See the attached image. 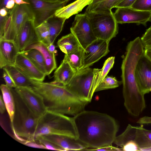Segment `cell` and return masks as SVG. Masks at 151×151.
Listing matches in <instances>:
<instances>
[{
	"instance_id": "obj_1",
	"label": "cell",
	"mask_w": 151,
	"mask_h": 151,
	"mask_svg": "<svg viewBox=\"0 0 151 151\" xmlns=\"http://www.w3.org/2000/svg\"><path fill=\"white\" fill-rule=\"evenodd\" d=\"M73 118L78 133L77 139L86 149L99 148L114 143L119 126L112 116L84 110Z\"/></svg>"
},
{
	"instance_id": "obj_2",
	"label": "cell",
	"mask_w": 151,
	"mask_h": 151,
	"mask_svg": "<svg viewBox=\"0 0 151 151\" xmlns=\"http://www.w3.org/2000/svg\"><path fill=\"white\" fill-rule=\"evenodd\" d=\"M144 49L139 37L129 42L121 67L124 105L128 113L134 117L138 116L146 107L145 95L135 77L136 66L144 55Z\"/></svg>"
},
{
	"instance_id": "obj_3",
	"label": "cell",
	"mask_w": 151,
	"mask_h": 151,
	"mask_svg": "<svg viewBox=\"0 0 151 151\" xmlns=\"http://www.w3.org/2000/svg\"><path fill=\"white\" fill-rule=\"evenodd\" d=\"M32 87L42 97L47 110L74 116L85 110L89 102L78 97L66 86L32 80Z\"/></svg>"
},
{
	"instance_id": "obj_4",
	"label": "cell",
	"mask_w": 151,
	"mask_h": 151,
	"mask_svg": "<svg viewBox=\"0 0 151 151\" xmlns=\"http://www.w3.org/2000/svg\"><path fill=\"white\" fill-rule=\"evenodd\" d=\"M52 134L65 135L77 139L78 134L73 118L47 110L39 119L34 140Z\"/></svg>"
},
{
	"instance_id": "obj_5",
	"label": "cell",
	"mask_w": 151,
	"mask_h": 151,
	"mask_svg": "<svg viewBox=\"0 0 151 151\" xmlns=\"http://www.w3.org/2000/svg\"><path fill=\"white\" fill-rule=\"evenodd\" d=\"M14 97L15 109L12 130L15 138L20 137L28 140H34L38 120L19 96L12 88Z\"/></svg>"
},
{
	"instance_id": "obj_6",
	"label": "cell",
	"mask_w": 151,
	"mask_h": 151,
	"mask_svg": "<svg viewBox=\"0 0 151 151\" xmlns=\"http://www.w3.org/2000/svg\"><path fill=\"white\" fill-rule=\"evenodd\" d=\"M101 69L89 67L76 72L70 83L65 86L74 94L90 102L98 86Z\"/></svg>"
},
{
	"instance_id": "obj_7",
	"label": "cell",
	"mask_w": 151,
	"mask_h": 151,
	"mask_svg": "<svg viewBox=\"0 0 151 151\" xmlns=\"http://www.w3.org/2000/svg\"><path fill=\"white\" fill-rule=\"evenodd\" d=\"M85 13L90 21L94 35L97 39L109 42L118 33V23L111 10Z\"/></svg>"
},
{
	"instance_id": "obj_8",
	"label": "cell",
	"mask_w": 151,
	"mask_h": 151,
	"mask_svg": "<svg viewBox=\"0 0 151 151\" xmlns=\"http://www.w3.org/2000/svg\"><path fill=\"white\" fill-rule=\"evenodd\" d=\"M114 143L121 148L127 144H133L139 151H151V130L129 124L122 134L116 137Z\"/></svg>"
},
{
	"instance_id": "obj_9",
	"label": "cell",
	"mask_w": 151,
	"mask_h": 151,
	"mask_svg": "<svg viewBox=\"0 0 151 151\" xmlns=\"http://www.w3.org/2000/svg\"><path fill=\"white\" fill-rule=\"evenodd\" d=\"M29 3V6L34 17L35 27L55 15L59 9L65 6L71 0H60L49 1L45 0H24Z\"/></svg>"
},
{
	"instance_id": "obj_10",
	"label": "cell",
	"mask_w": 151,
	"mask_h": 151,
	"mask_svg": "<svg viewBox=\"0 0 151 151\" xmlns=\"http://www.w3.org/2000/svg\"><path fill=\"white\" fill-rule=\"evenodd\" d=\"M70 31L84 50L97 39L94 35L91 24L85 13L76 15Z\"/></svg>"
},
{
	"instance_id": "obj_11",
	"label": "cell",
	"mask_w": 151,
	"mask_h": 151,
	"mask_svg": "<svg viewBox=\"0 0 151 151\" xmlns=\"http://www.w3.org/2000/svg\"><path fill=\"white\" fill-rule=\"evenodd\" d=\"M11 11L12 14L11 22L5 31L2 38L15 42L25 21L29 18L34 17L27 4L18 5L15 4Z\"/></svg>"
},
{
	"instance_id": "obj_12",
	"label": "cell",
	"mask_w": 151,
	"mask_h": 151,
	"mask_svg": "<svg viewBox=\"0 0 151 151\" xmlns=\"http://www.w3.org/2000/svg\"><path fill=\"white\" fill-rule=\"evenodd\" d=\"M14 90L30 110L37 117H41L47 111L42 97L32 86L17 87Z\"/></svg>"
},
{
	"instance_id": "obj_13",
	"label": "cell",
	"mask_w": 151,
	"mask_h": 151,
	"mask_svg": "<svg viewBox=\"0 0 151 151\" xmlns=\"http://www.w3.org/2000/svg\"><path fill=\"white\" fill-rule=\"evenodd\" d=\"M118 24L135 23L146 25L151 15V12L137 10L131 7L117 8L114 13Z\"/></svg>"
},
{
	"instance_id": "obj_14",
	"label": "cell",
	"mask_w": 151,
	"mask_h": 151,
	"mask_svg": "<svg viewBox=\"0 0 151 151\" xmlns=\"http://www.w3.org/2000/svg\"><path fill=\"white\" fill-rule=\"evenodd\" d=\"M35 27L34 17L29 18L24 22L15 42L20 52L29 46L40 42Z\"/></svg>"
},
{
	"instance_id": "obj_15",
	"label": "cell",
	"mask_w": 151,
	"mask_h": 151,
	"mask_svg": "<svg viewBox=\"0 0 151 151\" xmlns=\"http://www.w3.org/2000/svg\"><path fill=\"white\" fill-rule=\"evenodd\" d=\"M109 42L97 39L84 50L83 66L82 69L89 67L106 55L109 52Z\"/></svg>"
},
{
	"instance_id": "obj_16",
	"label": "cell",
	"mask_w": 151,
	"mask_h": 151,
	"mask_svg": "<svg viewBox=\"0 0 151 151\" xmlns=\"http://www.w3.org/2000/svg\"><path fill=\"white\" fill-rule=\"evenodd\" d=\"M135 77L142 93L144 95L149 93L151 88V61L144 55L137 64Z\"/></svg>"
},
{
	"instance_id": "obj_17",
	"label": "cell",
	"mask_w": 151,
	"mask_h": 151,
	"mask_svg": "<svg viewBox=\"0 0 151 151\" xmlns=\"http://www.w3.org/2000/svg\"><path fill=\"white\" fill-rule=\"evenodd\" d=\"M14 66L32 80L43 81L46 76L29 59L20 52L17 57Z\"/></svg>"
},
{
	"instance_id": "obj_18",
	"label": "cell",
	"mask_w": 151,
	"mask_h": 151,
	"mask_svg": "<svg viewBox=\"0 0 151 151\" xmlns=\"http://www.w3.org/2000/svg\"><path fill=\"white\" fill-rule=\"evenodd\" d=\"M15 42L0 38V68L14 66L17 57L19 53Z\"/></svg>"
},
{
	"instance_id": "obj_19",
	"label": "cell",
	"mask_w": 151,
	"mask_h": 151,
	"mask_svg": "<svg viewBox=\"0 0 151 151\" xmlns=\"http://www.w3.org/2000/svg\"><path fill=\"white\" fill-rule=\"evenodd\" d=\"M40 137L53 143L65 151L84 150L86 149L77 139L68 136L52 134Z\"/></svg>"
},
{
	"instance_id": "obj_20",
	"label": "cell",
	"mask_w": 151,
	"mask_h": 151,
	"mask_svg": "<svg viewBox=\"0 0 151 151\" xmlns=\"http://www.w3.org/2000/svg\"><path fill=\"white\" fill-rule=\"evenodd\" d=\"M76 72L64 59L54 73V80L53 83L64 86L70 82Z\"/></svg>"
},
{
	"instance_id": "obj_21",
	"label": "cell",
	"mask_w": 151,
	"mask_h": 151,
	"mask_svg": "<svg viewBox=\"0 0 151 151\" xmlns=\"http://www.w3.org/2000/svg\"><path fill=\"white\" fill-rule=\"evenodd\" d=\"M93 0H76L74 2L65 5L58 9L55 16L67 19L72 16L77 14L82 11L86 6L90 5Z\"/></svg>"
},
{
	"instance_id": "obj_22",
	"label": "cell",
	"mask_w": 151,
	"mask_h": 151,
	"mask_svg": "<svg viewBox=\"0 0 151 151\" xmlns=\"http://www.w3.org/2000/svg\"><path fill=\"white\" fill-rule=\"evenodd\" d=\"M31 49H37L42 53L45 62L46 76L49 75L57 68L55 54L50 52L47 47L40 42L29 46L25 50Z\"/></svg>"
},
{
	"instance_id": "obj_23",
	"label": "cell",
	"mask_w": 151,
	"mask_h": 151,
	"mask_svg": "<svg viewBox=\"0 0 151 151\" xmlns=\"http://www.w3.org/2000/svg\"><path fill=\"white\" fill-rule=\"evenodd\" d=\"M12 88L6 84H2L0 86L3 99L9 117L11 124L13 121L15 109V101Z\"/></svg>"
},
{
	"instance_id": "obj_24",
	"label": "cell",
	"mask_w": 151,
	"mask_h": 151,
	"mask_svg": "<svg viewBox=\"0 0 151 151\" xmlns=\"http://www.w3.org/2000/svg\"><path fill=\"white\" fill-rule=\"evenodd\" d=\"M84 50L80 46L68 54H65L63 59L77 72L82 69L83 64Z\"/></svg>"
},
{
	"instance_id": "obj_25",
	"label": "cell",
	"mask_w": 151,
	"mask_h": 151,
	"mask_svg": "<svg viewBox=\"0 0 151 151\" xmlns=\"http://www.w3.org/2000/svg\"><path fill=\"white\" fill-rule=\"evenodd\" d=\"M57 45L60 50L66 54L81 46L76 37L71 32L59 39Z\"/></svg>"
},
{
	"instance_id": "obj_26",
	"label": "cell",
	"mask_w": 151,
	"mask_h": 151,
	"mask_svg": "<svg viewBox=\"0 0 151 151\" xmlns=\"http://www.w3.org/2000/svg\"><path fill=\"white\" fill-rule=\"evenodd\" d=\"M65 20L54 15L46 21L49 29L51 44H54L56 38L61 32Z\"/></svg>"
},
{
	"instance_id": "obj_27",
	"label": "cell",
	"mask_w": 151,
	"mask_h": 151,
	"mask_svg": "<svg viewBox=\"0 0 151 151\" xmlns=\"http://www.w3.org/2000/svg\"><path fill=\"white\" fill-rule=\"evenodd\" d=\"M7 71L14 81L16 87L32 86V79L28 78L14 66L3 68Z\"/></svg>"
},
{
	"instance_id": "obj_28",
	"label": "cell",
	"mask_w": 151,
	"mask_h": 151,
	"mask_svg": "<svg viewBox=\"0 0 151 151\" xmlns=\"http://www.w3.org/2000/svg\"><path fill=\"white\" fill-rule=\"evenodd\" d=\"M29 59L40 70L46 74L45 62L43 55L38 50L31 49L20 52Z\"/></svg>"
},
{
	"instance_id": "obj_29",
	"label": "cell",
	"mask_w": 151,
	"mask_h": 151,
	"mask_svg": "<svg viewBox=\"0 0 151 151\" xmlns=\"http://www.w3.org/2000/svg\"><path fill=\"white\" fill-rule=\"evenodd\" d=\"M35 29L40 42L46 46L51 44L49 29L46 21L36 27Z\"/></svg>"
},
{
	"instance_id": "obj_30",
	"label": "cell",
	"mask_w": 151,
	"mask_h": 151,
	"mask_svg": "<svg viewBox=\"0 0 151 151\" xmlns=\"http://www.w3.org/2000/svg\"><path fill=\"white\" fill-rule=\"evenodd\" d=\"M122 83V81H118L115 77L107 76L98 86L95 92L114 88Z\"/></svg>"
},
{
	"instance_id": "obj_31",
	"label": "cell",
	"mask_w": 151,
	"mask_h": 151,
	"mask_svg": "<svg viewBox=\"0 0 151 151\" xmlns=\"http://www.w3.org/2000/svg\"><path fill=\"white\" fill-rule=\"evenodd\" d=\"M115 0H102L92 7L86 9L85 12L90 11L102 12L111 10Z\"/></svg>"
},
{
	"instance_id": "obj_32",
	"label": "cell",
	"mask_w": 151,
	"mask_h": 151,
	"mask_svg": "<svg viewBox=\"0 0 151 151\" xmlns=\"http://www.w3.org/2000/svg\"><path fill=\"white\" fill-rule=\"evenodd\" d=\"M115 57L111 56L109 58L104 62L101 71L98 79V85L101 83L106 77L107 74L112 68L114 63Z\"/></svg>"
},
{
	"instance_id": "obj_33",
	"label": "cell",
	"mask_w": 151,
	"mask_h": 151,
	"mask_svg": "<svg viewBox=\"0 0 151 151\" xmlns=\"http://www.w3.org/2000/svg\"><path fill=\"white\" fill-rule=\"evenodd\" d=\"M131 7L139 11L151 12V0H136Z\"/></svg>"
},
{
	"instance_id": "obj_34",
	"label": "cell",
	"mask_w": 151,
	"mask_h": 151,
	"mask_svg": "<svg viewBox=\"0 0 151 151\" xmlns=\"http://www.w3.org/2000/svg\"><path fill=\"white\" fill-rule=\"evenodd\" d=\"M36 141H38L44 145L47 149L58 151H65L63 149L60 147L41 137L38 138Z\"/></svg>"
},
{
	"instance_id": "obj_35",
	"label": "cell",
	"mask_w": 151,
	"mask_h": 151,
	"mask_svg": "<svg viewBox=\"0 0 151 151\" xmlns=\"http://www.w3.org/2000/svg\"><path fill=\"white\" fill-rule=\"evenodd\" d=\"M140 38L144 48L151 47V26Z\"/></svg>"
},
{
	"instance_id": "obj_36",
	"label": "cell",
	"mask_w": 151,
	"mask_h": 151,
	"mask_svg": "<svg viewBox=\"0 0 151 151\" xmlns=\"http://www.w3.org/2000/svg\"><path fill=\"white\" fill-rule=\"evenodd\" d=\"M3 77L6 83V84L10 88L16 87L14 81L6 69L3 68Z\"/></svg>"
},
{
	"instance_id": "obj_37",
	"label": "cell",
	"mask_w": 151,
	"mask_h": 151,
	"mask_svg": "<svg viewBox=\"0 0 151 151\" xmlns=\"http://www.w3.org/2000/svg\"><path fill=\"white\" fill-rule=\"evenodd\" d=\"M22 144L32 147L47 149L44 145L37 141L26 140Z\"/></svg>"
},
{
	"instance_id": "obj_38",
	"label": "cell",
	"mask_w": 151,
	"mask_h": 151,
	"mask_svg": "<svg viewBox=\"0 0 151 151\" xmlns=\"http://www.w3.org/2000/svg\"><path fill=\"white\" fill-rule=\"evenodd\" d=\"M84 150L90 151H121V148L112 146V145L106 146L104 147L95 149H86Z\"/></svg>"
},
{
	"instance_id": "obj_39",
	"label": "cell",
	"mask_w": 151,
	"mask_h": 151,
	"mask_svg": "<svg viewBox=\"0 0 151 151\" xmlns=\"http://www.w3.org/2000/svg\"><path fill=\"white\" fill-rule=\"evenodd\" d=\"M8 17V13L5 17H2L0 15V38L4 37L5 24Z\"/></svg>"
},
{
	"instance_id": "obj_40",
	"label": "cell",
	"mask_w": 151,
	"mask_h": 151,
	"mask_svg": "<svg viewBox=\"0 0 151 151\" xmlns=\"http://www.w3.org/2000/svg\"><path fill=\"white\" fill-rule=\"evenodd\" d=\"M136 0H122L114 8L131 7Z\"/></svg>"
},
{
	"instance_id": "obj_41",
	"label": "cell",
	"mask_w": 151,
	"mask_h": 151,
	"mask_svg": "<svg viewBox=\"0 0 151 151\" xmlns=\"http://www.w3.org/2000/svg\"><path fill=\"white\" fill-rule=\"evenodd\" d=\"M137 123L140 125L151 124V117L145 116L140 118Z\"/></svg>"
},
{
	"instance_id": "obj_42",
	"label": "cell",
	"mask_w": 151,
	"mask_h": 151,
	"mask_svg": "<svg viewBox=\"0 0 151 151\" xmlns=\"http://www.w3.org/2000/svg\"><path fill=\"white\" fill-rule=\"evenodd\" d=\"M144 48L145 56L151 61V47Z\"/></svg>"
},
{
	"instance_id": "obj_43",
	"label": "cell",
	"mask_w": 151,
	"mask_h": 151,
	"mask_svg": "<svg viewBox=\"0 0 151 151\" xmlns=\"http://www.w3.org/2000/svg\"><path fill=\"white\" fill-rule=\"evenodd\" d=\"M6 107L4 101L3 97L1 96L0 97V111L1 114H3L5 112Z\"/></svg>"
},
{
	"instance_id": "obj_44",
	"label": "cell",
	"mask_w": 151,
	"mask_h": 151,
	"mask_svg": "<svg viewBox=\"0 0 151 151\" xmlns=\"http://www.w3.org/2000/svg\"><path fill=\"white\" fill-rule=\"evenodd\" d=\"M15 4L14 0H9L7 2L5 6V8L8 9H13Z\"/></svg>"
},
{
	"instance_id": "obj_45",
	"label": "cell",
	"mask_w": 151,
	"mask_h": 151,
	"mask_svg": "<svg viewBox=\"0 0 151 151\" xmlns=\"http://www.w3.org/2000/svg\"><path fill=\"white\" fill-rule=\"evenodd\" d=\"M48 50L53 53H56L57 51L55 50V46L53 44H50L46 46Z\"/></svg>"
},
{
	"instance_id": "obj_46",
	"label": "cell",
	"mask_w": 151,
	"mask_h": 151,
	"mask_svg": "<svg viewBox=\"0 0 151 151\" xmlns=\"http://www.w3.org/2000/svg\"><path fill=\"white\" fill-rule=\"evenodd\" d=\"M9 10L5 8L0 9V15L2 17L6 16L8 13Z\"/></svg>"
},
{
	"instance_id": "obj_47",
	"label": "cell",
	"mask_w": 151,
	"mask_h": 151,
	"mask_svg": "<svg viewBox=\"0 0 151 151\" xmlns=\"http://www.w3.org/2000/svg\"><path fill=\"white\" fill-rule=\"evenodd\" d=\"M9 0H0V9L5 8V6L8 1Z\"/></svg>"
},
{
	"instance_id": "obj_48",
	"label": "cell",
	"mask_w": 151,
	"mask_h": 151,
	"mask_svg": "<svg viewBox=\"0 0 151 151\" xmlns=\"http://www.w3.org/2000/svg\"><path fill=\"white\" fill-rule=\"evenodd\" d=\"M15 4L18 5L23 4H29V3L24 0H14Z\"/></svg>"
},
{
	"instance_id": "obj_49",
	"label": "cell",
	"mask_w": 151,
	"mask_h": 151,
	"mask_svg": "<svg viewBox=\"0 0 151 151\" xmlns=\"http://www.w3.org/2000/svg\"><path fill=\"white\" fill-rule=\"evenodd\" d=\"M102 0H93L91 3L88 6L86 9L89 8L99 2L101 1Z\"/></svg>"
},
{
	"instance_id": "obj_50",
	"label": "cell",
	"mask_w": 151,
	"mask_h": 151,
	"mask_svg": "<svg viewBox=\"0 0 151 151\" xmlns=\"http://www.w3.org/2000/svg\"><path fill=\"white\" fill-rule=\"evenodd\" d=\"M122 0H115L113 5V8H114Z\"/></svg>"
},
{
	"instance_id": "obj_51",
	"label": "cell",
	"mask_w": 151,
	"mask_h": 151,
	"mask_svg": "<svg viewBox=\"0 0 151 151\" xmlns=\"http://www.w3.org/2000/svg\"><path fill=\"white\" fill-rule=\"evenodd\" d=\"M45 0L49 1H58L60 0Z\"/></svg>"
},
{
	"instance_id": "obj_52",
	"label": "cell",
	"mask_w": 151,
	"mask_h": 151,
	"mask_svg": "<svg viewBox=\"0 0 151 151\" xmlns=\"http://www.w3.org/2000/svg\"><path fill=\"white\" fill-rule=\"evenodd\" d=\"M150 92H151V88H150Z\"/></svg>"
}]
</instances>
